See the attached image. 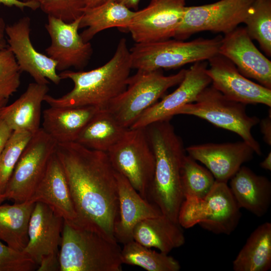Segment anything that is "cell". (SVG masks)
Returning <instances> with one entry per match:
<instances>
[{"label": "cell", "instance_id": "obj_1", "mask_svg": "<svg viewBox=\"0 0 271 271\" xmlns=\"http://www.w3.org/2000/svg\"><path fill=\"white\" fill-rule=\"evenodd\" d=\"M56 154L76 213L74 223L116 241L114 226L118 215L117 183L107 153L71 142L58 143Z\"/></svg>", "mask_w": 271, "mask_h": 271}, {"label": "cell", "instance_id": "obj_2", "mask_svg": "<svg viewBox=\"0 0 271 271\" xmlns=\"http://www.w3.org/2000/svg\"><path fill=\"white\" fill-rule=\"evenodd\" d=\"M132 69L126 40L119 41L112 58L105 64L87 71L69 70L61 72L62 79H70L73 89L59 97L48 94L44 102L53 107L94 106L105 108L126 88Z\"/></svg>", "mask_w": 271, "mask_h": 271}, {"label": "cell", "instance_id": "obj_3", "mask_svg": "<svg viewBox=\"0 0 271 271\" xmlns=\"http://www.w3.org/2000/svg\"><path fill=\"white\" fill-rule=\"evenodd\" d=\"M145 128L155 160L148 201L157 206L163 215L178 223L179 211L184 200L180 173L186 149L170 120L155 122Z\"/></svg>", "mask_w": 271, "mask_h": 271}, {"label": "cell", "instance_id": "obj_4", "mask_svg": "<svg viewBox=\"0 0 271 271\" xmlns=\"http://www.w3.org/2000/svg\"><path fill=\"white\" fill-rule=\"evenodd\" d=\"M59 250L60 271H121V249L91 230L64 220Z\"/></svg>", "mask_w": 271, "mask_h": 271}, {"label": "cell", "instance_id": "obj_5", "mask_svg": "<svg viewBox=\"0 0 271 271\" xmlns=\"http://www.w3.org/2000/svg\"><path fill=\"white\" fill-rule=\"evenodd\" d=\"M199 38L191 41L179 40L136 43L129 49L132 69L155 71L179 68L187 64L208 60L219 54L222 39Z\"/></svg>", "mask_w": 271, "mask_h": 271}, {"label": "cell", "instance_id": "obj_6", "mask_svg": "<svg viewBox=\"0 0 271 271\" xmlns=\"http://www.w3.org/2000/svg\"><path fill=\"white\" fill-rule=\"evenodd\" d=\"M240 209L227 183L216 181L204 197L184 198L178 221L185 228L199 224L214 233L229 235L239 223Z\"/></svg>", "mask_w": 271, "mask_h": 271}, {"label": "cell", "instance_id": "obj_7", "mask_svg": "<svg viewBox=\"0 0 271 271\" xmlns=\"http://www.w3.org/2000/svg\"><path fill=\"white\" fill-rule=\"evenodd\" d=\"M246 106L227 98L212 85H209L194 102L184 105L176 115L195 116L235 132L251 147L255 154L260 156L261 147L251 133L252 127L259 123L260 119L256 116L248 115Z\"/></svg>", "mask_w": 271, "mask_h": 271}, {"label": "cell", "instance_id": "obj_8", "mask_svg": "<svg viewBox=\"0 0 271 271\" xmlns=\"http://www.w3.org/2000/svg\"><path fill=\"white\" fill-rule=\"evenodd\" d=\"M186 71V69H182L176 74L165 76L162 70H138L128 78L125 89L105 108L122 126L130 128L168 89L180 83Z\"/></svg>", "mask_w": 271, "mask_h": 271}, {"label": "cell", "instance_id": "obj_9", "mask_svg": "<svg viewBox=\"0 0 271 271\" xmlns=\"http://www.w3.org/2000/svg\"><path fill=\"white\" fill-rule=\"evenodd\" d=\"M114 170L148 200L155 160L145 128H128L107 152Z\"/></svg>", "mask_w": 271, "mask_h": 271}, {"label": "cell", "instance_id": "obj_10", "mask_svg": "<svg viewBox=\"0 0 271 271\" xmlns=\"http://www.w3.org/2000/svg\"><path fill=\"white\" fill-rule=\"evenodd\" d=\"M57 144L42 128L32 135L7 185L4 193L6 199L15 203L30 200Z\"/></svg>", "mask_w": 271, "mask_h": 271}, {"label": "cell", "instance_id": "obj_11", "mask_svg": "<svg viewBox=\"0 0 271 271\" xmlns=\"http://www.w3.org/2000/svg\"><path fill=\"white\" fill-rule=\"evenodd\" d=\"M254 0H220L186 7L174 38L184 40L196 33L212 31L224 35L243 23Z\"/></svg>", "mask_w": 271, "mask_h": 271}, {"label": "cell", "instance_id": "obj_12", "mask_svg": "<svg viewBox=\"0 0 271 271\" xmlns=\"http://www.w3.org/2000/svg\"><path fill=\"white\" fill-rule=\"evenodd\" d=\"M186 7L185 0H151L134 12L127 29L136 43L165 41L174 37Z\"/></svg>", "mask_w": 271, "mask_h": 271}, {"label": "cell", "instance_id": "obj_13", "mask_svg": "<svg viewBox=\"0 0 271 271\" xmlns=\"http://www.w3.org/2000/svg\"><path fill=\"white\" fill-rule=\"evenodd\" d=\"M81 17L67 23L48 16L45 28L51 44L45 52L46 55L56 62L57 71L62 72L71 67L81 70L91 58L92 45L89 42H85L78 33Z\"/></svg>", "mask_w": 271, "mask_h": 271}, {"label": "cell", "instance_id": "obj_14", "mask_svg": "<svg viewBox=\"0 0 271 271\" xmlns=\"http://www.w3.org/2000/svg\"><path fill=\"white\" fill-rule=\"evenodd\" d=\"M30 27L31 20L28 17L7 25L8 47L14 54L21 72L28 73L36 83L48 84L50 81L58 85L61 79L57 72V64L35 48L30 39Z\"/></svg>", "mask_w": 271, "mask_h": 271}, {"label": "cell", "instance_id": "obj_15", "mask_svg": "<svg viewBox=\"0 0 271 271\" xmlns=\"http://www.w3.org/2000/svg\"><path fill=\"white\" fill-rule=\"evenodd\" d=\"M207 66L206 61L194 63L186 69L178 87L145 111L130 128H145L155 122L170 120L180 108L194 102L202 91L211 83L206 73Z\"/></svg>", "mask_w": 271, "mask_h": 271}, {"label": "cell", "instance_id": "obj_16", "mask_svg": "<svg viewBox=\"0 0 271 271\" xmlns=\"http://www.w3.org/2000/svg\"><path fill=\"white\" fill-rule=\"evenodd\" d=\"M206 73L212 85L227 98L247 104L271 107V89L255 83L240 73L235 65L218 54L208 60Z\"/></svg>", "mask_w": 271, "mask_h": 271}, {"label": "cell", "instance_id": "obj_17", "mask_svg": "<svg viewBox=\"0 0 271 271\" xmlns=\"http://www.w3.org/2000/svg\"><path fill=\"white\" fill-rule=\"evenodd\" d=\"M219 54L245 77L271 89V61L256 47L245 28L237 27L222 37Z\"/></svg>", "mask_w": 271, "mask_h": 271}, {"label": "cell", "instance_id": "obj_18", "mask_svg": "<svg viewBox=\"0 0 271 271\" xmlns=\"http://www.w3.org/2000/svg\"><path fill=\"white\" fill-rule=\"evenodd\" d=\"M186 151L196 161L203 164L216 181L225 183L243 164L251 160L255 154L243 141L194 145L186 148Z\"/></svg>", "mask_w": 271, "mask_h": 271}, {"label": "cell", "instance_id": "obj_19", "mask_svg": "<svg viewBox=\"0 0 271 271\" xmlns=\"http://www.w3.org/2000/svg\"><path fill=\"white\" fill-rule=\"evenodd\" d=\"M64 219L45 203L35 202L30 218L29 240L23 252L38 266L44 257L59 255Z\"/></svg>", "mask_w": 271, "mask_h": 271}, {"label": "cell", "instance_id": "obj_20", "mask_svg": "<svg viewBox=\"0 0 271 271\" xmlns=\"http://www.w3.org/2000/svg\"><path fill=\"white\" fill-rule=\"evenodd\" d=\"M116 176L118 215L114 226V236L117 242L124 244L133 240V230L139 222L162 214L157 206L144 199L123 175L116 172Z\"/></svg>", "mask_w": 271, "mask_h": 271}, {"label": "cell", "instance_id": "obj_21", "mask_svg": "<svg viewBox=\"0 0 271 271\" xmlns=\"http://www.w3.org/2000/svg\"><path fill=\"white\" fill-rule=\"evenodd\" d=\"M30 200L46 204L65 220L73 223L76 221V213L67 180L56 151Z\"/></svg>", "mask_w": 271, "mask_h": 271}, {"label": "cell", "instance_id": "obj_22", "mask_svg": "<svg viewBox=\"0 0 271 271\" xmlns=\"http://www.w3.org/2000/svg\"><path fill=\"white\" fill-rule=\"evenodd\" d=\"M48 91L47 84L30 83L16 101L3 107L0 117L13 131L34 134L41 128L42 104Z\"/></svg>", "mask_w": 271, "mask_h": 271}, {"label": "cell", "instance_id": "obj_23", "mask_svg": "<svg viewBox=\"0 0 271 271\" xmlns=\"http://www.w3.org/2000/svg\"><path fill=\"white\" fill-rule=\"evenodd\" d=\"M230 180L229 188L240 208L259 217L266 213L271 202V182L267 178L242 166Z\"/></svg>", "mask_w": 271, "mask_h": 271}, {"label": "cell", "instance_id": "obj_24", "mask_svg": "<svg viewBox=\"0 0 271 271\" xmlns=\"http://www.w3.org/2000/svg\"><path fill=\"white\" fill-rule=\"evenodd\" d=\"M100 109L94 106H50L43 111L42 128L57 143L75 142Z\"/></svg>", "mask_w": 271, "mask_h": 271}, {"label": "cell", "instance_id": "obj_25", "mask_svg": "<svg viewBox=\"0 0 271 271\" xmlns=\"http://www.w3.org/2000/svg\"><path fill=\"white\" fill-rule=\"evenodd\" d=\"M132 237L145 246L168 254L185 242L182 227L163 214L139 222L133 229Z\"/></svg>", "mask_w": 271, "mask_h": 271}, {"label": "cell", "instance_id": "obj_26", "mask_svg": "<svg viewBox=\"0 0 271 271\" xmlns=\"http://www.w3.org/2000/svg\"><path fill=\"white\" fill-rule=\"evenodd\" d=\"M134 14L116 0H106L91 8H84L79 29L86 28L80 35L85 42H89L97 34L107 29L116 27L127 31Z\"/></svg>", "mask_w": 271, "mask_h": 271}, {"label": "cell", "instance_id": "obj_27", "mask_svg": "<svg viewBox=\"0 0 271 271\" xmlns=\"http://www.w3.org/2000/svg\"><path fill=\"white\" fill-rule=\"evenodd\" d=\"M127 129L106 108H101L88 122L75 142L89 149L107 153Z\"/></svg>", "mask_w": 271, "mask_h": 271}, {"label": "cell", "instance_id": "obj_28", "mask_svg": "<svg viewBox=\"0 0 271 271\" xmlns=\"http://www.w3.org/2000/svg\"><path fill=\"white\" fill-rule=\"evenodd\" d=\"M235 271H267L271 268V223L259 225L250 234L233 261Z\"/></svg>", "mask_w": 271, "mask_h": 271}, {"label": "cell", "instance_id": "obj_29", "mask_svg": "<svg viewBox=\"0 0 271 271\" xmlns=\"http://www.w3.org/2000/svg\"><path fill=\"white\" fill-rule=\"evenodd\" d=\"M35 202L29 200L0 205V239L11 248L23 251L29 240V224Z\"/></svg>", "mask_w": 271, "mask_h": 271}, {"label": "cell", "instance_id": "obj_30", "mask_svg": "<svg viewBox=\"0 0 271 271\" xmlns=\"http://www.w3.org/2000/svg\"><path fill=\"white\" fill-rule=\"evenodd\" d=\"M123 245L122 264L139 266L148 271H178L181 268L179 262L168 253L152 250L134 240Z\"/></svg>", "mask_w": 271, "mask_h": 271}, {"label": "cell", "instance_id": "obj_31", "mask_svg": "<svg viewBox=\"0 0 271 271\" xmlns=\"http://www.w3.org/2000/svg\"><path fill=\"white\" fill-rule=\"evenodd\" d=\"M180 181L184 198L204 197L212 189L216 181L207 169L187 155L183 160Z\"/></svg>", "mask_w": 271, "mask_h": 271}, {"label": "cell", "instance_id": "obj_32", "mask_svg": "<svg viewBox=\"0 0 271 271\" xmlns=\"http://www.w3.org/2000/svg\"><path fill=\"white\" fill-rule=\"evenodd\" d=\"M252 40L257 41L266 55L271 56V0H254L243 22Z\"/></svg>", "mask_w": 271, "mask_h": 271}, {"label": "cell", "instance_id": "obj_33", "mask_svg": "<svg viewBox=\"0 0 271 271\" xmlns=\"http://www.w3.org/2000/svg\"><path fill=\"white\" fill-rule=\"evenodd\" d=\"M33 134L14 131L0 154V191L4 193L7 185L24 150Z\"/></svg>", "mask_w": 271, "mask_h": 271}, {"label": "cell", "instance_id": "obj_34", "mask_svg": "<svg viewBox=\"0 0 271 271\" xmlns=\"http://www.w3.org/2000/svg\"><path fill=\"white\" fill-rule=\"evenodd\" d=\"M20 69L8 47L0 50V96L9 99L20 85Z\"/></svg>", "mask_w": 271, "mask_h": 271}, {"label": "cell", "instance_id": "obj_35", "mask_svg": "<svg viewBox=\"0 0 271 271\" xmlns=\"http://www.w3.org/2000/svg\"><path fill=\"white\" fill-rule=\"evenodd\" d=\"M33 1L39 4L48 16L70 23L80 18L85 7V0H23Z\"/></svg>", "mask_w": 271, "mask_h": 271}, {"label": "cell", "instance_id": "obj_36", "mask_svg": "<svg viewBox=\"0 0 271 271\" xmlns=\"http://www.w3.org/2000/svg\"><path fill=\"white\" fill-rule=\"evenodd\" d=\"M37 266L23 251L15 250L0 241V271H32Z\"/></svg>", "mask_w": 271, "mask_h": 271}, {"label": "cell", "instance_id": "obj_37", "mask_svg": "<svg viewBox=\"0 0 271 271\" xmlns=\"http://www.w3.org/2000/svg\"><path fill=\"white\" fill-rule=\"evenodd\" d=\"M38 271H57L60 270L59 255H50L42 259L38 265Z\"/></svg>", "mask_w": 271, "mask_h": 271}, {"label": "cell", "instance_id": "obj_38", "mask_svg": "<svg viewBox=\"0 0 271 271\" xmlns=\"http://www.w3.org/2000/svg\"><path fill=\"white\" fill-rule=\"evenodd\" d=\"M0 5L9 7H15L22 10L29 8L35 11L39 8V4L33 1L25 2L20 0H0Z\"/></svg>", "mask_w": 271, "mask_h": 271}, {"label": "cell", "instance_id": "obj_39", "mask_svg": "<svg viewBox=\"0 0 271 271\" xmlns=\"http://www.w3.org/2000/svg\"><path fill=\"white\" fill-rule=\"evenodd\" d=\"M259 125L263 141L268 145H271V112H268L267 117L260 120Z\"/></svg>", "mask_w": 271, "mask_h": 271}, {"label": "cell", "instance_id": "obj_40", "mask_svg": "<svg viewBox=\"0 0 271 271\" xmlns=\"http://www.w3.org/2000/svg\"><path fill=\"white\" fill-rule=\"evenodd\" d=\"M13 130L0 117V154L11 137Z\"/></svg>", "mask_w": 271, "mask_h": 271}, {"label": "cell", "instance_id": "obj_41", "mask_svg": "<svg viewBox=\"0 0 271 271\" xmlns=\"http://www.w3.org/2000/svg\"><path fill=\"white\" fill-rule=\"evenodd\" d=\"M6 27L4 19L0 16V50L8 47L6 34Z\"/></svg>", "mask_w": 271, "mask_h": 271}, {"label": "cell", "instance_id": "obj_42", "mask_svg": "<svg viewBox=\"0 0 271 271\" xmlns=\"http://www.w3.org/2000/svg\"><path fill=\"white\" fill-rule=\"evenodd\" d=\"M125 6L126 7L134 10H137L140 0H116Z\"/></svg>", "mask_w": 271, "mask_h": 271}, {"label": "cell", "instance_id": "obj_43", "mask_svg": "<svg viewBox=\"0 0 271 271\" xmlns=\"http://www.w3.org/2000/svg\"><path fill=\"white\" fill-rule=\"evenodd\" d=\"M261 168L268 170H271V152L268 153L264 159L260 163Z\"/></svg>", "mask_w": 271, "mask_h": 271}, {"label": "cell", "instance_id": "obj_44", "mask_svg": "<svg viewBox=\"0 0 271 271\" xmlns=\"http://www.w3.org/2000/svg\"><path fill=\"white\" fill-rule=\"evenodd\" d=\"M106 0H85V8H91L98 6Z\"/></svg>", "mask_w": 271, "mask_h": 271}, {"label": "cell", "instance_id": "obj_45", "mask_svg": "<svg viewBox=\"0 0 271 271\" xmlns=\"http://www.w3.org/2000/svg\"><path fill=\"white\" fill-rule=\"evenodd\" d=\"M8 100V98L0 96V112L3 107L7 105Z\"/></svg>", "mask_w": 271, "mask_h": 271}, {"label": "cell", "instance_id": "obj_46", "mask_svg": "<svg viewBox=\"0 0 271 271\" xmlns=\"http://www.w3.org/2000/svg\"><path fill=\"white\" fill-rule=\"evenodd\" d=\"M5 200H6V198L5 197L4 193L0 191V204Z\"/></svg>", "mask_w": 271, "mask_h": 271}]
</instances>
